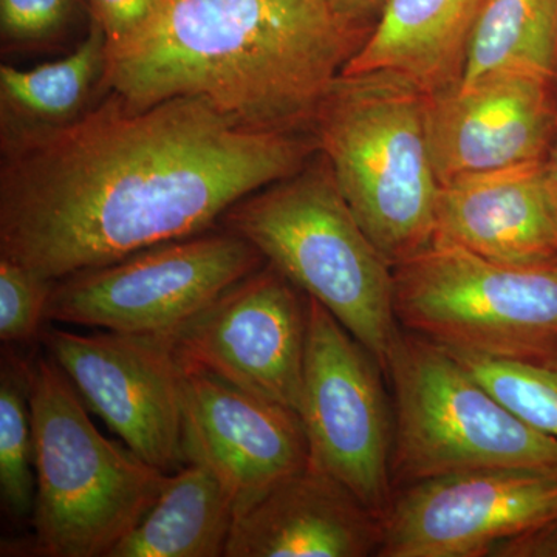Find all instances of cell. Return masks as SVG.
Listing matches in <instances>:
<instances>
[{"label":"cell","mask_w":557,"mask_h":557,"mask_svg":"<svg viewBox=\"0 0 557 557\" xmlns=\"http://www.w3.org/2000/svg\"><path fill=\"white\" fill-rule=\"evenodd\" d=\"M379 361L318 300L309 332L299 417L309 465L325 472L383 518L392 498L394 409Z\"/></svg>","instance_id":"cell-9"},{"label":"cell","mask_w":557,"mask_h":557,"mask_svg":"<svg viewBox=\"0 0 557 557\" xmlns=\"http://www.w3.org/2000/svg\"><path fill=\"white\" fill-rule=\"evenodd\" d=\"M222 222L325 307L386 372L401 335L394 270L355 219L324 157L237 201Z\"/></svg>","instance_id":"cell-4"},{"label":"cell","mask_w":557,"mask_h":557,"mask_svg":"<svg viewBox=\"0 0 557 557\" xmlns=\"http://www.w3.org/2000/svg\"><path fill=\"white\" fill-rule=\"evenodd\" d=\"M557 518V472L497 468L421 480L394 494L379 557H491Z\"/></svg>","instance_id":"cell-11"},{"label":"cell","mask_w":557,"mask_h":557,"mask_svg":"<svg viewBox=\"0 0 557 557\" xmlns=\"http://www.w3.org/2000/svg\"><path fill=\"white\" fill-rule=\"evenodd\" d=\"M265 259L244 237L197 234L54 282L47 321L172 335Z\"/></svg>","instance_id":"cell-8"},{"label":"cell","mask_w":557,"mask_h":557,"mask_svg":"<svg viewBox=\"0 0 557 557\" xmlns=\"http://www.w3.org/2000/svg\"><path fill=\"white\" fill-rule=\"evenodd\" d=\"M384 373L394 388V490L478 469L557 472V438L516 416L446 348L401 330Z\"/></svg>","instance_id":"cell-6"},{"label":"cell","mask_w":557,"mask_h":557,"mask_svg":"<svg viewBox=\"0 0 557 557\" xmlns=\"http://www.w3.org/2000/svg\"><path fill=\"white\" fill-rule=\"evenodd\" d=\"M392 270L399 327L448 350L504 354L557 335V263L508 265L435 239Z\"/></svg>","instance_id":"cell-7"},{"label":"cell","mask_w":557,"mask_h":557,"mask_svg":"<svg viewBox=\"0 0 557 557\" xmlns=\"http://www.w3.org/2000/svg\"><path fill=\"white\" fill-rule=\"evenodd\" d=\"M54 281L0 258V341L28 344L40 338Z\"/></svg>","instance_id":"cell-23"},{"label":"cell","mask_w":557,"mask_h":557,"mask_svg":"<svg viewBox=\"0 0 557 557\" xmlns=\"http://www.w3.org/2000/svg\"><path fill=\"white\" fill-rule=\"evenodd\" d=\"M84 0H0V32L9 50L57 46L78 20Z\"/></svg>","instance_id":"cell-24"},{"label":"cell","mask_w":557,"mask_h":557,"mask_svg":"<svg viewBox=\"0 0 557 557\" xmlns=\"http://www.w3.org/2000/svg\"><path fill=\"white\" fill-rule=\"evenodd\" d=\"M426 108V94L391 73L339 75L311 127L348 208L392 267L437 237Z\"/></svg>","instance_id":"cell-3"},{"label":"cell","mask_w":557,"mask_h":557,"mask_svg":"<svg viewBox=\"0 0 557 557\" xmlns=\"http://www.w3.org/2000/svg\"><path fill=\"white\" fill-rule=\"evenodd\" d=\"M435 239L508 265H555L557 201L547 160L440 186Z\"/></svg>","instance_id":"cell-15"},{"label":"cell","mask_w":557,"mask_h":557,"mask_svg":"<svg viewBox=\"0 0 557 557\" xmlns=\"http://www.w3.org/2000/svg\"><path fill=\"white\" fill-rule=\"evenodd\" d=\"M182 364L183 457L218 478L237 518L309 465L302 421L293 409Z\"/></svg>","instance_id":"cell-13"},{"label":"cell","mask_w":557,"mask_h":557,"mask_svg":"<svg viewBox=\"0 0 557 557\" xmlns=\"http://www.w3.org/2000/svg\"><path fill=\"white\" fill-rule=\"evenodd\" d=\"M547 171L549 183H552L553 193H555L556 201H557V134L555 141H553L552 149H549V153L547 157Z\"/></svg>","instance_id":"cell-28"},{"label":"cell","mask_w":557,"mask_h":557,"mask_svg":"<svg viewBox=\"0 0 557 557\" xmlns=\"http://www.w3.org/2000/svg\"><path fill=\"white\" fill-rule=\"evenodd\" d=\"M330 2L341 16L358 22L372 11L383 9L386 0H330Z\"/></svg>","instance_id":"cell-27"},{"label":"cell","mask_w":557,"mask_h":557,"mask_svg":"<svg viewBox=\"0 0 557 557\" xmlns=\"http://www.w3.org/2000/svg\"><path fill=\"white\" fill-rule=\"evenodd\" d=\"M493 557H557V518L505 542Z\"/></svg>","instance_id":"cell-26"},{"label":"cell","mask_w":557,"mask_h":557,"mask_svg":"<svg viewBox=\"0 0 557 557\" xmlns=\"http://www.w3.org/2000/svg\"><path fill=\"white\" fill-rule=\"evenodd\" d=\"M49 357L84 405L164 474L183 457V364L171 335L44 327Z\"/></svg>","instance_id":"cell-10"},{"label":"cell","mask_w":557,"mask_h":557,"mask_svg":"<svg viewBox=\"0 0 557 557\" xmlns=\"http://www.w3.org/2000/svg\"><path fill=\"white\" fill-rule=\"evenodd\" d=\"M381 518L338 480L307 465L234 520L226 557L379 555Z\"/></svg>","instance_id":"cell-16"},{"label":"cell","mask_w":557,"mask_h":557,"mask_svg":"<svg viewBox=\"0 0 557 557\" xmlns=\"http://www.w3.org/2000/svg\"><path fill=\"white\" fill-rule=\"evenodd\" d=\"M168 474L160 496L109 557L225 556L236 509L218 478L199 463Z\"/></svg>","instance_id":"cell-18"},{"label":"cell","mask_w":557,"mask_h":557,"mask_svg":"<svg viewBox=\"0 0 557 557\" xmlns=\"http://www.w3.org/2000/svg\"><path fill=\"white\" fill-rule=\"evenodd\" d=\"M317 150L189 97L135 108L109 91L67 123L2 126L0 258L57 282L197 236Z\"/></svg>","instance_id":"cell-1"},{"label":"cell","mask_w":557,"mask_h":557,"mask_svg":"<svg viewBox=\"0 0 557 557\" xmlns=\"http://www.w3.org/2000/svg\"><path fill=\"white\" fill-rule=\"evenodd\" d=\"M106 36L91 27L67 57L35 69L0 67L2 126H53L87 110L95 89H102Z\"/></svg>","instance_id":"cell-19"},{"label":"cell","mask_w":557,"mask_h":557,"mask_svg":"<svg viewBox=\"0 0 557 557\" xmlns=\"http://www.w3.org/2000/svg\"><path fill=\"white\" fill-rule=\"evenodd\" d=\"M494 72L557 79V0H485L460 83Z\"/></svg>","instance_id":"cell-20"},{"label":"cell","mask_w":557,"mask_h":557,"mask_svg":"<svg viewBox=\"0 0 557 557\" xmlns=\"http://www.w3.org/2000/svg\"><path fill=\"white\" fill-rule=\"evenodd\" d=\"M485 0H386L375 30L341 75L391 73L426 94L463 78L472 32Z\"/></svg>","instance_id":"cell-17"},{"label":"cell","mask_w":557,"mask_h":557,"mask_svg":"<svg viewBox=\"0 0 557 557\" xmlns=\"http://www.w3.org/2000/svg\"><path fill=\"white\" fill-rule=\"evenodd\" d=\"M361 44L330 0H163L141 30L106 44L102 89L135 108L200 98L251 129L311 135Z\"/></svg>","instance_id":"cell-2"},{"label":"cell","mask_w":557,"mask_h":557,"mask_svg":"<svg viewBox=\"0 0 557 557\" xmlns=\"http://www.w3.org/2000/svg\"><path fill=\"white\" fill-rule=\"evenodd\" d=\"M309 332V296L262 265L172 333L178 357L298 412Z\"/></svg>","instance_id":"cell-12"},{"label":"cell","mask_w":557,"mask_h":557,"mask_svg":"<svg viewBox=\"0 0 557 557\" xmlns=\"http://www.w3.org/2000/svg\"><path fill=\"white\" fill-rule=\"evenodd\" d=\"M30 410L33 549L46 557H109L148 515L168 474L106 438L50 357L32 362Z\"/></svg>","instance_id":"cell-5"},{"label":"cell","mask_w":557,"mask_h":557,"mask_svg":"<svg viewBox=\"0 0 557 557\" xmlns=\"http://www.w3.org/2000/svg\"><path fill=\"white\" fill-rule=\"evenodd\" d=\"M429 152L440 186L547 160L557 134V79L494 72L428 97Z\"/></svg>","instance_id":"cell-14"},{"label":"cell","mask_w":557,"mask_h":557,"mask_svg":"<svg viewBox=\"0 0 557 557\" xmlns=\"http://www.w3.org/2000/svg\"><path fill=\"white\" fill-rule=\"evenodd\" d=\"M30 369L13 351L0 368V497L13 522L32 520L36 498L35 440L30 410Z\"/></svg>","instance_id":"cell-22"},{"label":"cell","mask_w":557,"mask_h":557,"mask_svg":"<svg viewBox=\"0 0 557 557\" xmlns=\"http://www.w3.org/2000/svg\"><path fill=\"white\" fill-rule=\"evenodd\" d=\"M448 351L516 416L557 438V335L504 354Z\"/></svg>","instance_id":"cell-21"},{"label":"cell","mask_w":557,"mask_h":557,"mask_svg":"<svg viewBox=\"0 0 557 557\" xmlns=\"http://www.w3.org/2000/svg\"><path fill=\"white\" fill-rule=\"evenodd\" d=\"M163 0H87L91 21L100 25L106 44L123 42L141 30Z\"/></svg>","instance_id":"cell-25"}]
</instances>
